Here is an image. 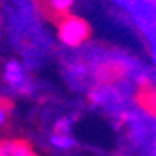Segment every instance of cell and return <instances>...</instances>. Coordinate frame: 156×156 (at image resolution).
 <instances>
[{
    "instance_id": "obj_1",
    "label": "cell",
    "mask_w": 156,
    "mask_h": 156,
    "mask_svg": "<svg viewBox=\"0 0 156 156\" xmlns=\"http://www.w3.org/2000/svg\"><path fill=\"white\" fill-rule=\"evenodd\" d=\"M58 34L60 40L69 46H79L86 41L89 29L87 24L84 23L83 19L79 17H67L64 19L58 26Z\"/></svg>"
},
{
    "instance_id": "obj_4",
    "label": "cell",
    "mask_w": 156,
    "mask_h": 156,
    "mask_svg": "<svg viewBox=\"0 0 156 156\" xmlns=\"http://www.w3.org/2000/svg\"><path fill=\"white\" fill-rule=\"evenodd\" d=\"M4 117H5V113H4V108H2V105H0V124L4 122Z\"/></svg>"
},
{
    "instance_id": "obj_2",
    "label": "cell",
    "mask_w": 156,
    "mask_h": 156,
    "mask_svg": "<svg viewBox=\"0 0 156 156\" xmlns=\"http://www.w3.org/2000/svg\"><path fill=\"white\" fill-rule=\"evenodd\" d=\"M0 156H36L31 146L24 141H2Z\"/></svg>"
},
{
    "instance_id": "obj_3",
    "label": "cell",
    "mask_w": 156,
    "mask_h": 156,
    "mask_svg": "<svg viewBox=\"0 0 156 156\" xmlns=\"http://www.w3.org/2000/svg\"><path fill=\"white\" fill-rule=\"evenodd\" d=\"M7 81L10 84H14V86L23 81V74H21V70H19V67L16 64L9 65V69H7Z\"/></svg>"
}]
</instances>
